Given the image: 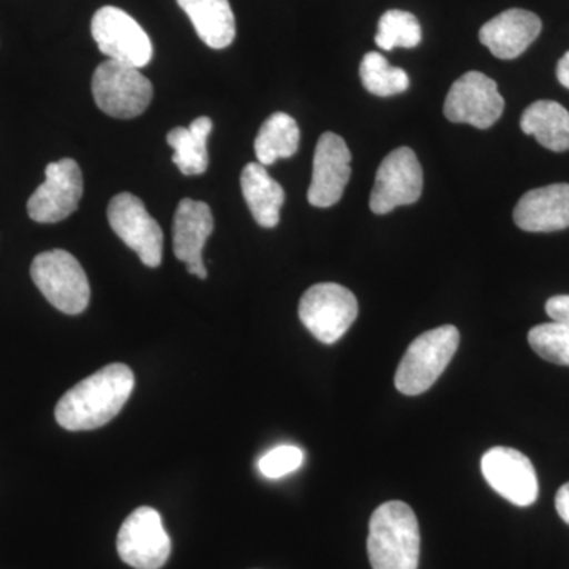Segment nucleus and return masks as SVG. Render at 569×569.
<instances>
[{
	"instance_id": "1",
	"label": "nucleus",
	"mask_w": 569,
	"mask_h": 569,
	"mask_svg": "<svg viewBox=\"0 0 569 569\" xmlns=\"http://www.w3.org/2000/svg\"><path fill=\"white\" fill-rule=\"evenodd\" d=\"M133 387L134 376L129 366L103 367L62 396L56 406V421L71 432L99 429L121 413Z\"/></svg>"
},
{
	"instance_id": "2",
	"label": "nucleus",
	"mask_w": 569,
	"mask_h": 569,
	"mask_svg": "<svg viewBox=\"0 0 569 569\" xmlns=\"http://www.w3.org/2000/svg\"><path fill=\"white\" fill-rule=\"evenodd\" d=\"M421 535L413 509L388 501L373 512L367 552L373 569H418Z\"/></svg>"
},
{
	"instance_id": "3",
	"label": "nucleus",
	"mask_w": 569,
	"mask_h": 569,
	"mask_svg": "<svg viewBox=\"0 0 569 569\" xmlns=\"http://www.w3.org/2000/svg\"><path fill=\"white\" fill-rule=\"evenodd\" d=\"M459 342V329L451 325L417 337L397 367L396 388L399 392L419 396L432 388L455 358Z\"/></svg>"
},
{
	"instance_id": "4",
	"label": "nucleus",
	"mask_w": 569,
	"mask_h": 569,
	"mask_svg": "<svg viewBox=\"0 0 569 569\" xmlns=\"http://www.w3.org/2000/svg\"><path fill=\"white\" fill-rule=\"evenodd\" d=\"M31 276L48 302L67 316H80L88 309L91 284L73 254L61 249L37 254Z\"/></svg>"
},
{
	"instance_id": "5",
	"label": "nucleus",
	"mask_w": 569,
	"mask_h": 569,
	"mask_svg": "<svg viewBox=\"0 0 569 569\" xmlns=\"http://www.w3.org/2000/svg\"><path fill=\"white\" fill-rule=\"evenodd\" d=\"M97 107L116 119H133L151 104L152 82L137 67L111 61L100 63L92 77Z\"/></svg>"
},
{
	"instance_id": "6",
	"label": "nucleus",
	"mask_w": 569,
	"mask_h": 569,
	"mask_svg": "<svg viewBox=\"0 0 569 569\" xmlns=\"http://www.w3.org/2000/svg\"><path fill=\"white\" fill-rule=\"evenodd\" d=\"M358 312V299L339 283L313 284L299 302L302 325L326 346H332L347 335Z\"/></svg>"
},
{
	"instance_id": "7",
	"label": "nucleus",
	"mask_w": 569,
	"mask_h": 569,
	"mask_svg": "<svg viewBox=\"0 0 569 569\" xmlns=\"http://www.w3.org/2000/svg\"><path fill=\"white\" fill-rule=\"evenodd\" d=\"M108 222L127 247L148 268H159L163 258V233L140 198L119 193L108 204Z\"/></svg>"
},
{
	"instance_id": "8",
	"label": "nucleus",
	"mask_w": 569,
	"mask_h": 569,
	"mask_svg": "<svg viewBox=\"0 0 569 569\" xmlns=\"http://www.w3.org/2000/svg\"><path fill=\"white\" fill-rule=\"evenodd\" d=\"M91 31L97 47L111 61L142 67L152 61L153 48L144 29L118 7H103L93 14Z\"/></svg>"
},
{
	"instance_id": "9",
	"label": "nucleus",
	"mask_w": 569,
	"mask_h": 569,
	"mask_svg": "<svg viewBox=\"0 0 569 569\" xmlns=\"http://www.w3.org/2000/svg\"><path fill=\"white\" fill-rule=\"evenodd\" d=\"M118 553L134 569H160L170 559L171 539L153 508L141 507L123 520L118 535Z\"/></svg>"
},
{
	"instance_id": "10",
	"label": "nucleus",
	"mask_w": 569,
	"mask_h": 569,
	"mask_svg": "<svg viewBox=\"0 0 569 569\" xmlns=\"http://www.w3.org/2000/svg\"><path fill=\"white\" fill-rule=\"evenodd\" d=\"M425 176L417 153L410 148H397L388 153L377 171L370 193V209L378 216L395 211L399 206L417 203L421 198Z\"/></svg>"
},
{
	"instance_id": "11",
	"label": "nucleus",
	"mask_w": 569,
	"mask_h": 569,
	"mask_svg": "<svg viewBox=\"0 0 569 569\" xmlns=\"http://www.w3.org/2000/svg\"><path fill=\"white\" fill-rule=\"evenodd\" d=\"M505 100L497 82L481 71H468L449 89L443 112L448 121L490 129L501 118Z\"/></svg>"
},
{
	"instance_id": "12",
	"label": "nucleus",
	"mask_w": 569,
	"mask_h": 569,
	"mask_svg": "<svg viewBox=\"0 0 569 569\" xmlns=\"http://www.w3.org/2000/svg\"><path fill=\"white\" fill-rule=\"evenodd\" d=\"M44 176V182L29 198V217L37 223L62 222L81 201L84 182L80 164L62 159L48 164Z\"/></svg>"
},
{
	"instance_id": "13",
	"label": "nucleus",
	"mask_w": 569,
	"mask_h": 569,
	"mask_svg": "<svg viewBox=\"0 0 569 569\" xmlns=\"http://www.w3.org/2000/svg\"><path fill=\"white\" fill-rule=\"evenodd\" d=\"M481 471L490 488L516 507H530L538 500L537 471L531 460L518 449H489L482 456Z\"/></svg>"
},
{
	"instance_id": "14",
	"label": "nucleus",
	"mask_w": 569,
	"mask_h": 569,
	"mask_svg": "<svg viewBox=\"0 0 569 569\" xmlns=\"http://www.w3.org/2000/svg\"><path fill=\"white\" fill-rule=\"evenodd\" d=\"M350 178L351 152L346 140L332 132L321 134L307 200L316 208H331L342 198Z\"/></svg>"
},
{
	"instance_id": "15",
	"label": "nucleus",
	"mask_w": 569,
	"mask_h": 569,
	"mask_svg": "<svg viewBox=\"0 0 569 569\" xmlns=\"http://www.w3.org/2000/svg\"><path fill=\"white\" fill-rule=\"evenodd\" d=\"M213 231L211 208L203 201L183 198L174 213L173 249L178 260L183 261L187 271L204 280L208 277L203 261L206 241Z\"/></svg>"
},
{
	"instance_id": "16",
	"label": "nucleus",
	"mask_w": 569,
	"mask_h": 569,
	"mask_svg": "<svg viewBox=\"0 0 569 569\" xmlns=\"http://www.w3.org/2000/svg\"><path fill=\"white\" fill-rule=\"evenodd\" d=\"M515 223L529 233H553L569 228V183L530 190L515 208Z\"/></svg>"
},
{
	"instance_id": "17",
	"label": "nucleus",
	"mask_w": 569,
	"mask_h": 569,
	"mask_svg": "<svg viewBox=\"0 0 569 569\" xmlns=\"http://www.w3.org/2000/svg\"><path fill=\"white\" fill-rule=\"evenodd\" d=\"M542 22L529 10L511 9L486 22L479 40L498 59L511 61L523 54L541 33Z\"/></svg>"
},
{
	"instance_id": "18",
	"label": "nucleus",
	"mask_w": 569,
	"mask_h": 569,
	"mask_svg": "<svg viewBox=\"0 0 569 569\" xmlns=\"http://www.w3.org/2000/svg\"><path fill=\"white\" fill-rule=\"evenodd\" d=\"M178 3L209 48L223 50L233 43L236 20L228 0H178Z\"/></svg>"
},
{
	"instance_id": "19",
	"label": "nucleus",
	"mask_w": 569,
	"mask_h": 569,
	"mask_svg": "<svg viewBox=\"0 0 569 569\" xmlns=\"http://www.w3.org/2000/svg\"><path fill=\"white\" fill-rule=\"evenodd\" d=\"M241 189L254 222L263 228L277 227L280 222V209L284 203V192L263 164H246L241 174Z\"/></svg>"
},
{
	"instance_id": "20",
	"label": "nucleus",
	"mask_w": 569,
	"mask_h": 569,
	"mask_svg": "<svg viewBox=\"0 0 569 569\" xmlns=\"http://www.w3.org/2000/svg\"><path fill=\"white\" fill-rule=\"evenodd\" d=\"M520 129L549 151H569V111L563 104L552 100L531 103L520 118Z\"/></svg>"
},
{
	"instance_id": "21",
	"label": "nucleus",
	"mask_w": 569,
	"mask_h": 569,
	"mask_svg": "<svg viewBox=\"0 0 569 569\" xmlns=\"http://www.w3.org/2000/svg\"><path fill=\"white\" fill-rule=\"evenodd\" d=\"M213 122L208 116L194 119L189 127H176L167 134L168 144L173 148V162L182 174L197 176L206 173L209 164L208 142Z\"/></svg>"
},
{
	"instance_id": "22",
	"label": "nucleus",
	"mask_w": 569,
	"mask_h": 569,
	"mask_svg": "<svg viewBox=\"0 0 569 569\" xmlns=\"http://www.w3.org/2000/svg\"><path fill=\"white\" fill-rule=\"evenodd\" d=\"M301 132L298 122L287 112H274L261 126L254 140L258 163L263 167L280 159H290L298 152Z\"/></svg>"
},
{
	"instance_id": "23",
	"label": "nucleus",
	"mask_w": 569,
	"mask_h": 569,
	"mask_svg": "<svg viewBox=\"0 0 569 569\" xmlns=\"http://www.w3.org/2000/svg\"><path fill=\"white\" fill-rule=\"evenodd\" d=\"M359 77L367 92L377 97H392L406 92L410 80L406 70L389 66L380 52H367L359 67Z\"/></svg>"
},
{
	"instance_id": "24",
	"label": "nucleus",
	"mask_w": 569,
	"mask_h": 569,
	"mask_svg": "<svg viewBox=\"0 0 569 569\" xmlns=\"http://www.w3.org/2000/svg\"><path fill=\"white\" fill-rule=\"evenodd\" d=\"M422 40L421 24L410 11L388 10L378 21L377 47L392 51L395 48H417Z\"/></svg>"
},
{
	"instance_id": "25",
	"label": "nucleus",
	"mask_w": 569,
	"mask_h": 569,
	"mask_svg": "<svg viewBox=\"0 0 569 569\" xmlns=\"http://www.w3.org/2000/svg\"><path fill=\"white\" fill-rule=\"evenodd\" d=\"M529 343L545 361L569 366V321L535 326L529 332Z\"/></svg>"
},
{
	"instance_id": "26",
	"label": "nucleus",
	"mask_w": 569,
	"mask_h": 569,
	"mask_svg": "<svg viewBox=\"0 0 569 569\" xmlns=\"http://www.w3.org/2000/svg\"><path fill=\"white\" fill-rule=\"evenodd\" d=\"M305 463V452L301 448L282 445L266 452L258 462L261 475L269 479H279L295 473Z\"/></svg>"
},
{
	"instance_id": "27",
	"label": "nucleus",
	"mask_w": 569,
	"mask_h": 569,
	"mask_svg": "<svg viewBox=\"0 0 569 569\" xmlns=\"http://www.w3.org/2000/svg\"><path fill=\"white\" fill-rule=\"evenodd\" d=\"M546 312L553 321H569V295L550 298L546 302Z\"/></svg>"
},
{
	"instance_id": "28",
	"label": "nucleus",
	"mask_w": 569,
	"mask_h": 569,
	"mask_svg": "<svg viewBox=\"0 0 569 569\" xmlns=\"http://www.w3.org/2000/svg\"><path fill=\"white\" fill-rule=\"evenodd\" d=\"M556 508L557 512L563 522H567L569 526V482L567 485L561 486L559 492H557L556 497Z\"/></svg>"
},
{
	"instance_id": "29",
	"label": "nucleus",
	"mask_w": 569,
	"mask_h": 569,
	"mask_svg": "<svg viewBox=\"0 0 569 569\" xmlns=\"http://www.w3.org/2000/svg\"><path fill=\"white\" fill-rule=\"evenodd\" d=\"M557 80L563 88L569 89V51L557 63Z\"/></svg>"
}]
</instances>
